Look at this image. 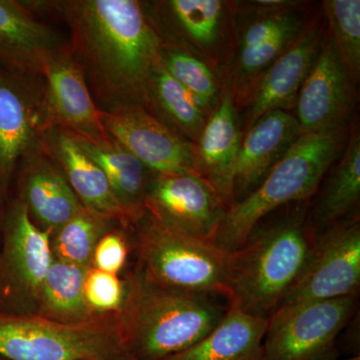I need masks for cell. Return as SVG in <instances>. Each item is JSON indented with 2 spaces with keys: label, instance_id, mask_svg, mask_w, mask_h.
Returning <instances> with one entry per match:
<instances>
[{
  "label": "cell",
  "instance_id": "18",
  "mask_svg": "<svg viewBox=\"0 0 360 360\" xmlns=\"http://www.w3.org/2000/svg\"><path fill=\"white\" fill-rule=\"evenodd\" d=\"M40 148L56 165L84 208L97 214L130 224L101 167L65 129L51 127L39 142Z\"/></svg>",
  "mask_w": 360,
  "mask_h": 360
},
{
  "label": "cell",
  "instance_id": "29",
  "mask_svg": "<svg viewBox=\"0 0 360 360\" xmlns=\"http://www.w3.org/2000/svg\"><path fill=\"white\" fill-rule=\"evenodd\" d=\"M328 37L354 84L360 77V1H322Z\"/></svg>",
  "mask_w": 360,
  "mask_h": 360
},
{
  "label": "cell",
  "instance_id": "24",
  "mask_svg": "<svg viewBox=\"0 0 360 360\" xmlns=\"http://www.w3.org/2000/svg\"><path fill=\"white\" fill-rule=\"evenodd\" d=\"M146 108H155L175 131L195 143L210 113L163 68L160 59L149 80Z\"/></svg>",
  "mask_w": 360,
  "mask_h": 360
},
{
  "label": "cell",
  "instance_id": "31",
  "mask_svg": "<svg viewBox=\"0 0 360 360\" xmlns=\"http://www.w3.org/2000/svg\"><path fill=\"white\" fill-rule=\"evenodd\" d=\"M127 257L124 239L120 234L106 233L97 243L92 264L94 269L116 274L122 269Z\"/></svg>",
  "mask_w": 360,
  "mask_h": 360
},
{
  "label": "cell",
  "instance_id": "10",
  "mask_svg": "<svg viewBox=\"0 0 360 360\" xmlns=\"http://www.w3.org/2000/svg\"><path fill=\"white\" fill-rule=\"evenodd\" d=\"M46 130L44 77L0 68V200L18 161L39 146Z\"/></svg>",
  "mask_w": 360,
  "mask_h": 360
},
{
  "label": "cell",
  "instance_id": "19",
  "mask_svg": "<svg viewBox=\"0 0 360 360\" xmlns=\"http://www.w3.org/2000/svg\"><path fill=\"white\" fill-rule=\"evenodd\" d=\"M302 134L295 116L283 110L265 113L246 129L234 170V201L255 191Z\"/></svg>",
  "mask_w": 360,
  "mask_h": 360
},
{
  "label": "cell",
  "instance_id": "32",
  "mask_svg": "<svg viewBox=\"0 0 360 360\" xmlns=\"http://www.w3.org/2000/svg\"><path fill=\"white\" fill-rule=\"evenodd\" d=\"M302 2L295 0H248L231 2L232 13L250 18L271 15L300 9Z\"/></svg>",
  "mask_w": 360,
  "mask_h": 360
},
{
  "label": "cell",
  "instance_id": "1",
  "mask_svg": "<svg viewBox=\"0 0 360 360\" xmlns=\"http://www.w3.org/2000/svg\"><path fill=\"white\" fill-rule=\"evenodd\" d=\"M53 4L70 27L71 54L99 110L131 104L146 108L149 80L165 41L143 4L136 0Z\"/></svg>",
  "mask_w": 360,
  "mask_h": 360
},
{
  "label": "cell",
  "instance_id": "7",
  "mask_svg": "<svg viewBox=\"0 0 360 360\" xmlns=\"http://www.w3.org/2000/svg\"><path fill=\"white\" fill-rule=\"evenodd\" d=\"M112 348V335L97 322L0 312V356L8 360H101Z\"/></svg>",
  "mask_w": 360,
  "mask_h": 360
},
{
  "label": "cell",
  "instance_id": "26",
  "mask_svg": "<svg viewBox=\"0 0 360 360\" xmlns=\"http://www.w3.org/2000/svg\"><path fill=\"white\" fill-rule=\"evenodd\" d=\"M90 267L54 258L39 295L45 309L61 322L89 321L92 309L85 300L84 281Z\"/></svg>",
  "mask_w": 360,
  "mask_h": 360
},
{
  "label": "cell",
  "instance_id": "15",
  "mask_svg": "<svg viewBox=\"0 0 360 360\" xmlns=\"http://www.w3.org/2000/svg\"><path fill=\"white\" fill-rule=\"evenodd\" d=\"M319 20L307 23L302 32L266 68L250 90L246 129L271 110H290L295 106L303 82L314 65L324 39Z\"/></svg>",
  "mask_w": 360,
  "mask_h": 360
},
{
  "label": "cell",
  "instance_id": "6",
  "mask_svg": "<svg viewBox=\"0 0 360 360\" xmlns=\"http://www.w3.org/2000/svg\"><path fill=\"white\" fill-rule=\"evenodd\" d=\"M356 296L283 305L269 317L264 360H338L336 340Z\"/></svg>",
  "mask_w": 360,
  "mask_h": 360
},
{
  "label": "cell",
  "instance_id": "25",
  "mask_svg": "<svg viewBox=\"0 0 360 360\" xmlns=\"http://www.w3.org/2000/svg\"><path fill=\"white\" fill-rule=\"evenodd\" d=\"M359 198L360 134L355 129L319 198L312 214V229H328L338 224L356 206Z\"/></svg>",
  "mask_w": 360,
  "mask_h": 360
},
{
  "label": "cell",
  "instance_id": "4",
  "mask_svg": "<svg viewBox=\"0 0 360 360\" xmlns=\"http://www.w3.org/2000/svg\"><path fill=\"white\" fill-rule=\"evenodd\" d=\"M343 143V127L302 134L255 191L225 210L215 243L225 250H238L270 212L311 198Z\"/></svg>",
  "mask_w": 360,
  "mask_h": 360
},
{
  "label": "cell",
  "instance_id": "11",
  "mask_svg": "<svg viewBox=\"0 0 360 360\" xmlns=\"http://www.w3.org/2000/svg\"><path fill=\"white\" fill-rule=\"evenodd\" d=\"M226 206L210 184L194 174H153L146 198V213L168 227L212 240Z\"/></svg>",
  "mask_w": 360,
  "mask_h": 360
},
{
  "label": "cell",
  "instance_id": "27",
  "mask_svg": "<svg viewBox=\"0 0 360 360\" xmlns=\"http://www.w3.org/2000/svg\"><path fill=\"white\" fill-rule=\"evenodd\" d=\"M110 217L82 208L53 232L51 250L61 262L90 267L98 241L105 236Z\"/></svg>",
  "mask_w": 360,
  "mask_h": 360
},
{
  "label": "cell",
  "instance_id": "8",
  "mask_svg": "<svg viewBox=\"0 0 360 360\" xmlns=\"http://www.w3.org/2000/svg\"><path fill=\"white\" fill-rule=\"evenodd\" d=\"M359 286L360 224L354 219L316 236L302 274L281 307L356 296Z\"/></svg>",
  "mask_w": 360,
  "mask_h": 360
},
{
  "label": "cell",
  "instance_id": "9",
  "mask_svg": "<svg viewBox=\"0 0 360 360\" xmlns=\"http://www.w3.org/2000/svg\"><path fill=\"white\" fill-rule=\"evenodd\" d=\"M104 129L153 174H196L194 143L141 104L101 110Z\"/></svg>",
  "mask_w": 360,
  "mask_h": 360
},
{
  "label": "cell",
  "instance_id": "3",
  "mask_svg": "<svg viewBox=\"0 0 360 360\" xmlns=\"http://www.w3.org/2000/svg\"><path fill=\"white\" fill-rule=\"evenodd\" d=\"M225 312L212 295L165 288L141 271L127 300L122 336L136 360H163L205 338Z\"/></svg>",
  "mask_w": 360,
  "mask_h": 360
},
{
  "label": "cell",
  "instance_id": "22",
  "mask_svg": "<svg viewBox=\"0 0 360 360\" xmlns=\"http://www.w3.org/2000/svg\"><path fill=\"white\" fill-rule=\"evenodd\" d=\"M269 317L229 305L219 323L196 345L163 360H264Z\"/></svg>",
  "mask_w": 360,
  "mask_h": 360
},
{
  "label": "cell",
  "instance_id": "13",
  "mask_svg": "<svg viewBox=\"0 0 360 360\" xmlns=\"http://www.w3.org/2000/svg\"><path fill=\"white\" fill-rule=\"evenodd\" d=\"M352 85L330 40H322L296 99L295 117L302 134L342 129L354 103Z\"/></svg>",
  "mask_w": 360,
  "mask_h": 360
},
{
  "label": "cell",
  "instance_id": "16",
  "mask_svg": "<svg viewBox=\"0 0 360 360\" xmlns=\"http://www.w3.org/2000/svg\"><path fill=\"white\" fill-rule=\"evenodd\" d=\"M52 231L34 224L27 207L15 201L7 213L0 255V284L7 290L39 295L53 262Z\"/></svg>",
  "mask_w": 360,
  "mask_h": 360
},
{
  "label": "cell",
  "instance_id": "12",
  "mask_svg": "<svg viewBox=\"0 0 360 360\" xmlns=\"http://www.w3.org/2000/svg\"><path fill=\"white\" fill-rule=\"evenodd\" d=\"M44 79V110L49 129H65L94 144L110 141L101 120V110L70 49L49 65Z\"/></svg>",
  "mask_w": 360,
  "mask_h": 360
},
{
  "label": "cell",
  "instance_id": "28",
  "mask_svg": "<svg viewBox=\"0 0 360 360\" xmlns=\"http://www.w3.org/2000/svg\"><path fill=\"white\" fill-rule=\"evenodd\" d=\"M160 61L210 115L219 103L222 89L210 63L193 52L167 44H163L161 49Z\"/></svg>",
  "mask_w": 360,
  "mask_h": 360
},
{
  "label": "cell",
  "instance_id": "21",
  "mask_svg": "<svg viewBox=\"0 0 360 360\" xmlns=\"http://www.w3.org/2000/svg\"><path fill=\"white\" fill-rule=\"evenodd\" d=\"M158 18L186 49L212 61L226 32L231 2L221 0H168L158 2Z\"/></svg>",
  "mask_w": 360,
  "mask_h": 360
},
{
  "label": "cell",
  "instance_id": "17",
  "mask_svg": "<svg viewBox=\"0 0 360 360\" xmlns=\"http://www.w3.org/2000/svg\"><path fill=\"white\" fill-rule=\"evenodd\" d=\"M241 137L236 103L226 84L194 143L196 174L219 194L226 210L234 202V170Z\"/></svg>",
  "mask_w": 360,
  "mask_h": 360
},
{
  "label": "cell",
  "instance_id": "20",
  "mask_svg": "<svg viewBox=\"0 0 360 360\" xmlns=\"http://www.w3.org/2000/svg\"><path fill=\"white\" fill-rule=\"evenodd\" d=\"M22 198L30 217L53 232L84 208L58 165L39 144L23 158Z\"/></svg>",
  "mask_w": 360,
  "mask_h": 360
},
{
  "label": "cell",
  "instance_id": "23",
  "mask_svg": "<svg viewBox=\"0 0 360 360\" xmlns=\"http://www.w3.org/2000/svg\"><path fill=\"white\" fill-rule=\"evenodd\" d=\"M77 139L103 170L130 224L139 222L146 215V194L155 174L113 139L103 144Z\"/></svg>",
  "mask_w": 360,
  "mask_h": 360
},
{
  "label": "cell",
  "instance_id": "30",
  "mask_svg": "<svg viewBox=\"0 0 360 360\" xmlns=\"http://www.w3.org/2000/svg\"><path fill=\"white\" fill-rule=\"evenodd\" d=\"M84 295L92 311H112L122 307L124 288L116 274L90 269L85 277Z\"/></svg>",
  "mask_w": 360,
  "mask_h": 360
},
{
  "label": "cell",
  "instance_id": "2",
  "mask_svg": "<svg viewBox=\"0 0 360 360\" xmlns=\"http://www.w3.org/2000/svg\"><path fill=\"white\" fill-rule=\"evenodd\" d=\"M316 238L303 217H290L231 251L227 300L246 314L269 317L302 274Z\"/></svg>",
  "mask_w": 360,
  "mask_h": 360
},
{
  "label": "cell",
  "instance_id": "14",
  "mask_svg": "<svg viewBox=\"0 0 360 360\" xmlns=\"http://www.w3.org/2000/svg\"><path fill=\"white\" fill-rule=\"evenodd\" d=\"M70 49L51 26L32 9L14 0H0V68L18 75L42 77Z\"/></svg>",
  "mask_w": 360,
  "mask_h": 360
},
{
  "label": "cell",
  "instance_id": "5",
  "mask_svg": "<svg viewBox=\"0 0 360 360\" xmlns=\"http://www.w3.org/2000/svg\"><path fill=\"white\" fill-rule=\"evenodd\" d=\"M141 221L142 274L149 281L172 290L226 297L231 251L175 231L148 213Z\"/></svg>",
  "mask_w": 360,
  "mask_h": 360
}]
</instances>
